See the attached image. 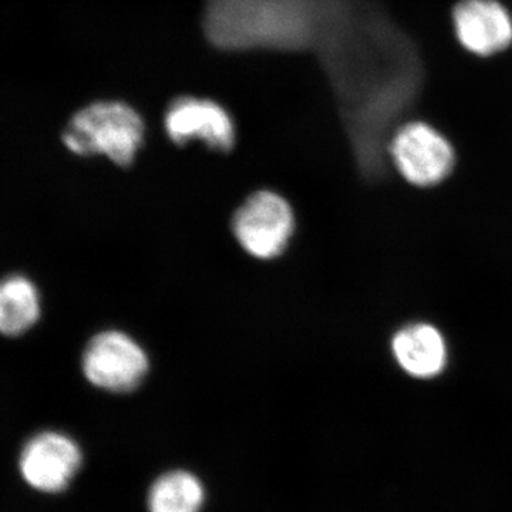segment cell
I'll use <instances>...</instances> for the list:
<instances>
[{
    "label": "cell",
    "instance_id": "10",
    "mask_svg": "<svg viewBox=\"0 0 512 512\" xmlns=\"http://www.w3.org/2000/svg\"><path fill=\"white\" fill-rule=\"evenodd\" d=\"M40 315V293L29 278L13 275L0 281V335H23L39 322Z\"/></svg>",
    "mask_w": 512,
    "mask_h": 512
},
{
    "label": "cell",
    "instance_id": "3",
    "mask_svg": "<svg viewBox=\"0 0 512 512\" xmlns=\"http://www.w3.org/2000/svg\"><path fill=\"white\" fill-rule=\"evenodd\" d=\"M296 227L291 201L269 188L247 195L231 218V234L238 247L259 262L275 261L285 255Z\"/></svg>",
    "mask_w": 512,
    "mask_h": 512
},
{
    "label": "cell",
    "instance_id": "7",
    "mask_svg": "<svg viewBox=\"0 0 512 512\" xmlns=\"http://www.w3.org/2000/svg\"><path fill=\"white\" fill-rule=\"evenodd\" d=\"M451 23L458 45L470 55L490 59L512 47V13L501 0H457Z\"/></svg>",
    "mask_w": 512,
    "mask_h": 512
},
{
    "label": "cell",
    "instance_id": "8",
    "mask_svg": "<svg viewBox=\"0 0 512 512\" xmlns=\"http://www.w3.org/2000/svg\"><path fill=\"white\" fill-rule=\"evenodd\" d=\"M79 444L59 431H43L28 441L20 456L26 483L43 493H60L82 467Z\"/></svg>",
    "mask_w": 512,
    "mask_h": 512
},
{
    "label": "cell",
    "instance_id": "2",
    "mask_svg": "<svg viewBox=\"0 0 512 512\" xmlns=\"http://www.w3.org/2000/svg\"><path fill=\"white\" fill-rule=\"evenodd\" d=\"M143 116L131 104L100 100L87 104L69 120L64 147L77 157H104L119 168H130L146 144Z\"/></svg>",
    "mask_w": 512,
    "mask_h": 512
},
{
    "label": "cell",
    "instance_id": "4",
    "mask_svg": "<svg viewBox=\"0 0 512 512\" xmlns=\"http://www.w3.org/2000/svg\"><path fill=\"white\" fill-rule=\"evenodd\" d=\"M150 369L151 360L146 348L126 330H100L83 350V376L103 392H136L146 382Z\"/></svg>",
    "mask_w": 512,
    "mask_h": 512
},
{
    "label": "cell",
    "instance_id": "5",
    "mask_svg": "<svg viewBox=\"0 0 512 512\" xmlns=\"http://www.w3.org/2000/svg\"><path fill=\"white\" fill-rule=\"evenodd\" d=\"M389 158L407 183L433 187L453 173L456 151L443 133L423 120L396 128L389 141Z\"/></svg>",
    "mask_w": 512,
    "mask_h": 512
},
{
    "label": "cell",
    "instance_id": "1",
    "mask_svg": "<svg viewBox=\"0 0 512 512\" xmlns=\"http://www.w3.org/2000/svg\"><path fill=\"white\" fill-rule=\"evenodd\" d=\"M353 0H205L202 30L222 52H313Z\"/></svg>",
    "mask_w": 512,
    "mask_h": 512
},
{
    "label": "cell",
    "instance_id": "6",
    "mask_svg": "<svg viewBox=\"0 0 512 512\" xmlns=\"http://www.w3.org/2000/svg\"><path fill=\"white\" fill-rule=\"evenodd\" d=\"M164 131L174 146L204 144L214 153L228 154L237 144L234 117L218 101L197 96L171 100L164 113Z\"/></svg>",
    "mask_w": 512,
    "mask_h": 512
},
{
    "label": "cell",
    "instance_id": "9",
    "mask_svg": "<svg viewBox=\"0 0 512 512\" xmlns=\"http://www.w3.org/2000/svg\"><path fill=\"white\" fill-rule=\"evenodd\" d=\"M392 350L404 372L417 379H433L446 367L447 346L443 335L427 323L400 329L393 338Z\"/></svg>",
    "mask_w": 512,
    "mask_h": 512
},
{
    "label": "cell",
    "instance_id": "11",
    "mask_svg": "<svg viewBox=\"0 0 512 512\" xmlns=\"http://www.w3.org/2000/svg\"><path fill=\"white\" fill-rule=\"evenodd\" d=\"M205 490L200 478L184 470L168 471L148 491V512H201Z\"/></svg>",
    "mask_w": 512,
    "mask_h": 512
}]
</instances>
